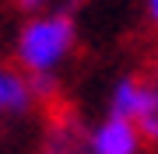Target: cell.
<instances>
[{"label": "cell", "instance_id": "obj_1", "mask_svg": "<svg viewBox=\"0 0 158 154\" xmlns=\"http://www.w3.org/2000/svg\"><path fill=\"white\" fill-rule=\"evenodd\" d=\"M77 28L67 11L32 18L21 32H18V63L28 74H53L63 60L70 56Z\"/></svg>", "mask_w": 158, "mask_h": 154}, {"label": "cell", "instance_id": "obj_2", "mask_svg": "<svg viewBox=\"0 0 158 154\" xmlns=\"http://www.w3.org/2000/svg\"><path fill=\"white\" fill-rule=\"evenodd\" d=\"M88 147L91 154H137L141 151L137 123L119 119V116H106L95 130H88Z\"/></svg>", "mask_w": 158, "mask_h": 154}, {"label": "cell", "instance_id": "obj_3", "mask_svg": "<svg viewBox=\"0 0 158 154\" xmlns=\"http://www.w3.org/2000/svg\"><path fill=\"white\" fill-rule=\"evenodd\" d=\"M39 154H91L88 130L81 126L77 116H56L42 133Z\"/></svg>", "mask_w": 158, "mask_h": 154}, {"label": "cell", "instance_id": "obj_4", "mask_svg": "<svg viewBox=\"0 0 158 154\" xmlns=\"http://www.w3.org/2000/svg\"><path fill=\"white\" fill-rule=\"evenodd\" d=\"M155 88L151 84H144V81H137V77H123L119 84L113 88V98H109V116H119V119H130V123H137L144 116V109L155 102Z\"/></svg>", "mask_w": 158, "mask_h": 154}, {"label": "cell", "instance_id": "obj_5", "mask_svg": "<svg viewBox=\"0 0 158 154\" xmlns=\"http://www.w3.org/2000/svg\"><path fill=\"white\" fill-rule=\"evenodd\" d=\"M28 105H32V95H28L25 74H18V70L0 63V116H18Z\"/></svg>", "mask_w": 158, "mask_h": 154}, {"label": "cell", "instance_id": "obj_6", "mask_svg": "<svg viewBox=\"0 0 158 154\" xmlns=\"http://www.w3.org/2000/svg\"><path fill=\"white\" fill-rule=\"evenodd\" d=\"M28 95L32 102H46V98L56 95V74H28Z\"/></svg>", "mask_w": 158, "mask_h": 154}, {"label": "cell", "instance_id": "obj_7", "mask_svg": "<svg viewBox=\"0 0 158 154\" xmlns=\"http://www.w3.org/2000/svg\"><path fill=\"white\" fill-rule=\"evenodd\" d=\"M155 95H158V91H155ZM137 133H141L144 140L158 144V98L144 109V116H141V119H137Z\"/></svg>", "mask_w": 158, "mask_h": 154}, {"label": "cell", "instance_id": "obj_8", "mask_svg": "<svg viewBox=\"0 0 158 154\" xmlns=\"http://www.w3.org/2000/svg\"><path fill=\"white\" fill-rule=\"evenodd\" d=\"M18 7H21L25 14H39V11H46V4H49V0H14Z\"/></svg>", "mask_w": 158, "mask_h": 154}, {"label": "cell", "instance_id": "obj_9", "mask_svg": "<svg viewBox=\"0 0 158 154\" xmlns=\"http://www.w3.org/2000/svg\"><path fill=\"white\" fill-rule=\"evenodd\" d=\"M144 7H148V18L158 25V0H144Z\"/></svg>", "mask_w": 158, "mask_h": 154}, {"label": "cell", "instance_id": "obj_10", "mask_svg": "<svg viewBox=\"0 0 158 154\" xmlns=\"http://www.w3.org/2000/svg\"><path fill=\"white\" fill-rule=\"evenodd\" d=\"M155 91H158V88H155Z\"/></svg>", "mask_w": 158, "mask_h": 154}]
</instances>
